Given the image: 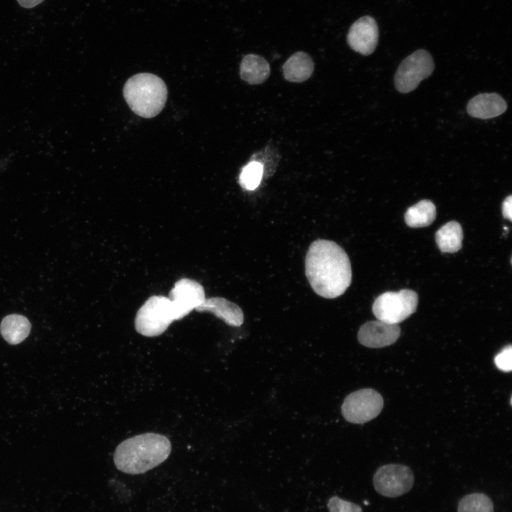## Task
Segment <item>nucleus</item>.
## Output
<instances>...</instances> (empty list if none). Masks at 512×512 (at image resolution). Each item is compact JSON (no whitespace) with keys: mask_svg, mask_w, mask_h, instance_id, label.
Wrapping results in <instances>:
<instances>
[{"mask_svg":"<svg viewBox=\"0 0 512 512\" xmlns=\"http://www.w3.org/2000/svg\"><path fill=\"white\" fill-rule=\"evenodd\" d=\"M305 273L315 293L326 299L342 295L352 279L351 265L345 250L335 242L324 239L310 245Z\"/></svg>","mask_w":512,"mask_h":512,"instance_id":"obj_1","label":"nucleus"},{"mask_svg":"<svg viewBox=\"0 0 512 512\" xmlns=\"http://www.w3.org/2000/svg\"><path fill=\"white\" fill-rule=\"evenodd\" d=\"M171 451L170 441L165 436L148 432L121 442L114 453V462L119 471L139 474L164 462Z\"/></svg>","mask_w":512,"mask_h":512,"instance_id":"obj_2","label":"nucleus"},{"mask_svg":"<svg viewBox=\"0 0 512 512\" xmlns=\"http://www.w3.org/2000/svg\"><path fill=\"white\" fill-rule=\"evenodd\" d=\"M123 95L135 114L144 118H151L164 108L167 99V87L156 75L138 73L126 82Z\"/></svg>","mask_w":512,"mask_h":512,"instance_id":"obj_3","label":"nucleus"},{"mask_svg":"<svg viewBox=\"0 0 512 512\" xmlns=\"http://www.w3.org/2000/svg\"><path fill=\"white\" fill-rule=\"evenodd\" d=\"M175 320L176 316L169 297L151 296L138 310L134 326L142 336L154 337L162 334Z\"/></svg>","mask_w":512,"mask_h":512,"instance_id":"obj_4","label":"nucleus"},{"mask_svg":"<svg viewBox=\"0 0 512 512\" xmlns=\"http://www.w3.org/2000/svg\"><path fill=\"white\" fill-rule=\"evenodd\" d=\"M417 303L418 296L415 292L402 289L380 294L375 300L372 309L378 320L398 324L415 311Z\"/></svg>","mask_w":512,"mask_h":512,"instance_id":"obj_5","label":"nucleus"},{"mask_svg":"<svg viewBox=\"0 0 512 512\" xmlns=\"http://www.w3.org/2000/svg\"><path fill=\"white\" fill-rule=\"evenodd\" d=\"M434 67L433 59L429 52L423 49L413 52L402 61L395 73L397 90L402 93L414 90L422 80L432 74Z\"/></svg>","mask_w":512,"mask_h":512,"instance_id":"obj_6","label":"nucleus"},{"mask_svg":"<svg viewBox=\"0 0 512 512\" xmlns=\"http://www.w3.org/2000/svg\"><path fill=\"white\" fill-rule=\"evenodd\" d=\"M383 407L380 394L373 389L364 388L351 393L345 398L341 412L348 422L362 424L377 417Z\"/></svg>","mask_w":512,"mask_h":512,"instance_id":"obj_7","label":"nucleus"},{"mask_svg":"<svg viewBox=\"0 0 512 512\" xmlns=\"http://www.w3.org/2000/svg\"><path fill=\"white\" fill-rule=\"evenodd\" d=\"M414 484L412 470L403 464H390L380 466L373 476L375 491L383 496L398 497L408 492Z\"/></svg>","mask_w":512,"mask_h":512,"instance_id":"obj_8","label":"nucleus"},{"mask_svg":"<svg viewBox=\"0 0 512 512\" xmlns=\"http://www.w3.org/2000/svg\"><path fill=\"white\" fill-rule=\"evenodd\" d=\"M176 319L179 320L199 306L206 299L203 286L198 282L183 278L177 281L169 292Z\"/></svg>","mask_w":512,"mask_h":512,"instance_id":"obj_9","label":"nucleus"},{"mask_svg":"<svg viewBox=\"0 0 512 512\" xmlns=\"http://www.w3.org/2000/svg\"><path fill=\"white\" fill-rule=\"evenodd\" d=\"M378 27L375 20L369 16H363L351 26L347 42L356 52L363 55L371 54L378 41Z\"/></svg>","mask_w":512,"mask_h":512,"instance_id":"obj_10","label":"nucleus"},{"mask_svg":"<svg viewBox=\"0 0 512 512\" xmlns=\"http://www.w3.org/2000/svg\"><path fill=\"white\" fill-rule=\"evenodd\" d=\"M400 328L380 320L363 324L358 332L359 343L369 348H382L392 345L399 338Z\"/></svg>","mask_w":512,"mask_h":512,"instance_id":"obj_11","label":"nucleus"},{"mask_svg":"<svg viewBox=\"0 0 512 512\" xmlns=\"http://www.w3.org/2000/svg\"><path fill=\"white\" fill-rule=\"evenodd\" d=\"M507 109L503 98L496 93H483L469 100L466 110L469 115L480 119H490L499 116Z\"/></svg>","mask_w":512,"mask_h":512,"instance_id":"obj_12","label":"nucleus"},{"mask_svg":"<svg viewBox=\"0 0 512 512\" xmlns=\"http://www.w3.org/2000/svg\"><path fill=\"white\" fill-rule=\"evenodd\" d=\"M196 310L210 311L232 326H240L244 321L243 312L240 307L222 297L206 299Z\"/></svg>","mask_w":512,"mask_h":512,"instance_id":"obj_13","label":"nucleus"},{"mask_svg":"<svg viewBox=\"0 0 512 512\" xmlns=\"http://www.w3.org/2000/svg\"><path fill=\"white\" fill-rule=\"evenodd\" d=\"M314 63L311 57L304 51L292 54L283 64L284 78L292 82H302L312 75Z\"/></svg>","mask_w":512,"mask_h":512,"instance_id":"obj_14","label":"nucleus"},{"mask_svg":"<svg viewBox=\"0 0 512 512\" xmlns=\"http://www.w3.org/2000/svg\"><path fill=\"white\" fill-rule=\"evenodd\" d=\"M240 75L242 80L250 85L262 84L270 75V64L259 55H246L240 63Z\"/></svg>","mask_w":512,"mask_h":512,"instance_id":"obj_15","label":"nucleus"},{"mask_svg":"<svg viewBox=\"0 0 512 512\" xmlns=\"http://www.w3.org/2000/svg\"><path fill=\"white\" fill-rule=\"evenodd\" d=\"M29 321L23 316L11 314L4 318L0 331L4 338L11 344H17L23 341L31 330Z\"/></svg>","mask_w":512,"mask_h":512,"instance_id":"obj_16","label":"nucleus"},{"mask_svg":"<svg viewBox=\"0 0 512 512\" xmlns=\"http://www.w3.org/2000/svg\"><path fill=\"white\" fill-rule=\"evenodd\" d=\"M462 228L457 221L448 222L435 235L437 246L443 252H457L462 247Z\"/></svg>","mask_w":512,"mask_h":512,"instance_id":"obj_17","label":"nucleus"},{"mask_svg":"<svg viewBox=\"0 0 512 512\" xmlns=\"http://www.w3.org/2000/svg\"><path fill=\"white\" fill-rule=\"evenodd\" d=\"M436 218V208L429 200H422L407 209L405 220L411 228L426 227L432 223Z\"/></svg>","mask_w":512,"mask_h":512,"instance_id":"obj_18","label":"nucleus"},{"mask_svg":"<svg viewBox=\"0 0 512 512\" xmlns=\"http://www.w3.org/2000/svg\"><path fill=\"white\" fill-rule=\"evenodd\" d=\"M458 512H494V504L484 494H470L459 501Z\"/></svg>","mask_w":512,"mask_h":512,"instance_id":"obj_19","label":"nucleus"},{"mask_svg":"<svg viewBox=\"0 0 512 512\" xmlns=\"http://www.w3.org/2000/svg\"><path fill=\"white\" fill-rule=\"evenodd\" d=\"M263 174L262 164L253 160L242 169L239 176V183L246 190H255L260 185Z\"/></svg>","mask_w":512,"mask_h":512,"instance_id":"obj_20","label":"nucleus"},{"mask_svg":"<svg viewBox=\"0 0 512 512\" xmlns=\"http://www.w3.org/2000/svg\"><path fill=\"white\" fill-rule=\"evenodd\" d=\"M327 506L329 512H363L360 506L337 496L331 497Z\"/></svg>","mask_w":512,"mask_h":512,"instance_id":"obj_21","label":"nucleus"},{"mask_svg":"<svg viewBox=\"0 0 512 512\" xmlns=\"http://www.w3.org/2000/svg\"><path fill=\"white\" fill-rule=\"evenodd\" d=\"M496 367L504 372L512 369V348L511 345L505 346L494 358Z\"/></svg>","mask_w":512,"mask_h":512,"instance_id":"obj_22","label":"nucleus"},{"mask_svg":"<svg viewBox=\"0 0 512 512\" xmlns=\"http://www.w3.org/2000/svg\"><path fill=\"white\" fill-rule=\"evenodd\" d=\"M512 196L509 195L502 203V213L503 217L510 220L512 219Z\"/></svg>","mask_w":512,"mask_h":512,"instance_id":"obj_23","label":"nucleus"},{"mask_svg":"<svg viewBox=\"0 0 512 512\" xmlns=\"http://www.w3.org/2000/svg\"><path fill=\"white\" fill-rule=\"evenodd\" d=\"M43 1V0H17L20 6L26 9L33 8L41 4Z\"/></svg>","mask_w":512,"mask_h":512,"instance_id":"obj_24","label":"nucleus"}]
</instances>
